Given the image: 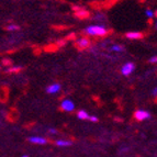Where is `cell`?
I'll return each instance as SVG.
<instances>
[{
  "mask_svg": "<svg viewBox=\"0 0 157 157\" xmlns=\"http://www.w3.org/2000/svg\"><path fill=\"white\" fill-rule=\"evenodd\" d=\"M149 63H157V56H153L152 58H149Z\"/></svg>",
  "mask_w": 157,
  "mask_h": 157,
  "instance_id": "obj_15",
  "label": "cell"
},
{
  "mask_svg": "<svg viewBox=\"0 0 157 157\" xmlns=\"http://www.w3.org/2000/svg\"><path fill=\"white\" fill-rule=\"evenodd\" d=\"M134 71V64L133 63H126L125 65L122 67V74L124 76H128L131 75Z\"/></svg>",
  "mask_w": 157,
  "mask_h": 157,
  "instance_id": "obj_4",
  "label": "cell"
},
{
  "mask_svg": "<svg viewBox=\"0 0 157 157\" xmlns=\"http://www.w3.org/2000/svg\"><path fill=\"white\" fill-rule=\"evenodd\" d=\"M156 29H157V22H156Z\"/></svg>",
  "mask_w": 157,
  "mask_h": 157,
  "instance_id": "obj_22",
  "label": "cell"
},
{
  "mask_svg": "<svg viewBox=\"0 0 157 157\" xmlns=\"http://www.w3.org/2000/svg\"><path fill=\"white\" fill-rule=\"evenodd\" d=\"M152 94H153V96H157V87L156 88H154V90H153Z\"/></svg>",
  "mask_w": 157,
  "mask_h": 157,
  "instance_id": "obj_18",
  "label": "cell"
},
{
  "mask_svg": "<svg viewBox=\"0 0 157 157\" xmlns=\"http://www.w3.org/2000/svg\"><path fill=\"white\" fill-rule=\"evenodd\" d=\"M146 16H147V18L152 19L153 17H154V12H153L151 9H147V10H146Z\"/></svg>",
  "mask_w": 157,
  "mask_h": 157,
  "instance_id": "obj_13",
  "label": "cell"
},
{
  "mask_svg": "<svg viewBox=\"0 0 157 157\" xmlns=\"http://www.w3.org/2000/svg\"><path fill=\"white\" fill-rule=\"evenodd\" d=\"M81 11H82V10H80V12L76 13V16L79 17L80 19H84V17H88V16H89V13H88V12H81Z\"/></svg>",
  "mask_w": 157,
  "mask_h": 157,
  "instance_id": "obj_12",
  "label": "cell"
},
{
  "mask_svg": "<svg viewBox=\"0 0 157 157\" xmlns=\"http://www.w3.org/2000/svg\"><path fill=\"white\" fill-rule=\"evenodd\" d=\"M149 117H151V114H149L147 111H144V110H139L134 113V118H135L137 121L146 120V119H148Z\"/></svg>",
  "mask_w": 157,
  "mask_h": 157,
  "instance_id": "obj_2",
  "label": "cell"
},
{
  "mask_svg": "<svg viewBox=\"0 0 157 157\" xmlns=\"http://www.w3.org/2000/svg\"><path fill=\"white\" fill-rule=\"evenodd\" d=\"M59 90H60V85L53 84V85H51V86L47 87L46 92L47 94H56V92H58Z\"/></svg>",
  "mask_w": 157,
  "mask_h": 157,
  "instance_id": "obj_7",
  "label": "cell"
},
{
  "mask_svg": "<svg viewBox=\"0 0 157 157\" xmlns=\"http://www.w3.org/2000/svg\"><path fill=\"white\" fill-rule=\"evenodd\" d=\"M29 141L33 144H39V145H43V144H46V140L43 139V137H40V136H32L30 137Z\"/></svg>",
  "mask_w": 157,
  "mask_h": 157,
  "instance_id": "obj_5",
  "label": "cell"
},
{
  "mask_svg": "<svg viewBox=\"0 0 157 157\" xmlns=\"http://www.w3.org/2000/svg\"><path fill=\"white\" fill-rule=\"evenodd\" d=\"M154 16H155V17H157V11H156V12H154Z\"/></svg>",
  "mask_w": 157,
  "mask_h": 157,
  "instance_id": "obj_20",
  "label": "cell"
},
{
  "mask_svg": "<svg viewBox=\"0 0 157 157\" xmlns=\"http://www.w3.org/2000/svg\"><path fill=\"white\" fill-rule=\"evenodd\" d=\"M22 157H29V156H26V155H24V156H22Z\"/></svg>",
  "mask_w": 157,
  "mask_h": 157,
  "instance_id": "obj_21",
  "label": "cell"
},
{
  "mask_svg": "<svg viewBox=\"0 0 157 157\" xmlns=\"http://www.w3.org/2000/svg\"><path fill=\"white\" fill-rule=\"evenodd\" d=\"M77 115H78V118L80 119V120H88V119H89V114H88V113H87L86 111H84V110L78 111Z\"/></svg>",
  "mask_w": 157,
  "mask_h": 157,
  "instance_id": "obj_9",
  "label": "cell"
},
{
  "mask_svg": "<svg viewBox=\"0 0 157 157\" xmlns=\"http://www.w3.org/2000/svg\"><path fill=\"white\" fill-rule=\"evenodd\" d=\"M50 132L51 133H56V130H54V128H50Z\"/></svg>",
  "mask_w": 157,
  "mask_h": 157,
  "instance_id": "obj_19",
  "label": "cell"
},
{
  "mask_svg": "<svg viewBox=\"0 0 157 157\" xmlns=\"http://www.w3.org/2000/svg\"><path fill=\"white\" fill-rule=\"evenodd\" d=\"M74 108H75V105H74V102L71 101V100H64V101L62 102V109H63L64 111L71 112V111L74 110Z\"/></svg>",
  "mask_w": 157,
  "mask_h": 157,
  "instance_id": "obj_3",
  "label": "cell"
},
{
  "mask_svg": "<svg viewBox=\"0 0 157 157\" xmlns=\"http://www.w3.org/2000/svg\"><path fill=\"white\" fill-rule=\"evenodd\" d=\"M111 50L115 51V52H122V51H124V47L119 46V45H114V46H112V48H111Z\"/></svg>",
  "mask_w": 157,
  "mask_h": 157,
  "instance_id": "obj_11",
  "label": "cell"
},
{
  "mask_svg": "<svg viewBox=\"0 0 157 157\" xmlns=\"http://www.w3.org/2000/svg\"><path fill=\"white\" fill-rule=\"evenodd\" d=\"M86 33L90 34V35H105L107 34V30L101 25H90L86 29Z\"/></svg>",
  "mask_w": 157,
  "mask_h": 157,
  "instance_id": "obj_1",
  "label": "cell"
},
{
  "mask_svg": "<svg viewBox=\"0 0 157 157\" xmlns=\"http://www.w3.org/2000/svg\"><path fill=\"white\" fill-rule=\"evenodd\" d=\"M76 37V35L74 33H71V34H69V36H68V39H75Z\"/></svg>",
  "mask_w": 157,
  "mask_h": 157,
  "instance_id": "obj_17",
  "label": "cell"
},
{
  "mask_svg": "<svg viewBox=\"0 0 157 157\" xmlns=\"http://www.w3.org/2000/svg\"><path fill=\"white\" fill-rule=\"evenodd\" d=\"M125 36L131 40H140L143 37V33H141V32H128L125 34Z\"/></svg>",
  "mask_w": 157,
  "mask_h": 157,
  "instance_id": "obj_6",
  "label": "cell"
},
{
  "mask_svg": "<svg viewBox=\"0 0 157 157\" xmlns=\"http://www.w3.org/2000/svg\"><path fill=\"white\" fill-rule=\"evenodd\" d=\"M56 145L57 146H71V143L68 141H62V140H58V141H56Z\"/></svg>",
  "mask_w": 157,
  "mask_h": 157,
  "instance_id": "obj_10",
  "label": "cell"
},
{
  "mask_svg": "<svg viewBox=\"0 0 157 157\" xmlns=\"http://www.w3.org/2000/svg\"><path fill=\"white\" fill-rule=\"evenodd\" d=\"M89 120L91 121V122H98L97 117H89Z\"/></svg>",
  "mask_w": 157,
  "mask_h": 157,
  "instance_id": "obj_16",
  "label": "cell"
},
{
  "mask_svg": "<svg viewBox=\"0 0 157 157\" xmlns=\"http://www.w3.org/2000/svg\"><path fill=\"white\" fill-rule=\"evenodd\" d=\"M76 45L78 47H80V48H84V47H87L89 45V41L87 39H80L79 41H77Z\"/></svg>",
  "mask_w": 157,
  "mask_h": 157,
  "instance_id": "obj_8",
  "label": "cell"
},
{
  "mask_svg": "<svg viewBox=\"0 0 157 157\" xmlns=\"http://www.w3.org/2000/svg\"><path fill=\"white\" fill-rule=\"evenodd\" d=\"M19 26L17 25H9L8 26V30H10V31H14V30H18Z\"/></svg>",
  "mask_w": 157,
  "mask_h": 157,
  "instance_id": "obj_14",
  "label": "cell"
}]
</instances>
